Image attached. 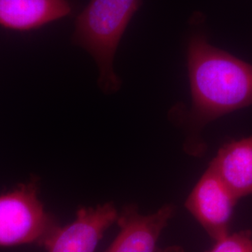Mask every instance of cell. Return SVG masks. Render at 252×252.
Returning <instances> with one entry per match:
<instances>
[{"label":"cell","mask_w":252,"mask_h":252,"mask_svg":"<svg viewBox=\"0 0 252 252\" xmlns=\"http://www.w3.org/2000/svg\"><path fill=\"white\" fill-rule=\"evenodd\" d=\"M187 59L192 107L185 149L197 155L205 149L200 137L205 126L252 105V65L210 45L200 33L189 39Z\"/></svg>","instance_id":"obj_1"},{"label":"cell","mask_w":252,"mask_h":252,"mask_svg":"<svg viewBox=\"0 0 252 252\" xmlns=\"http://www.w3.org/2000/svg\"><path fill=\"white\" fill-rule=\"evenodd\" d=\"M142 0H91L78 16L72 41L94 57L99 69L98 84L107 94L122 85L114 72L113 60L129 22Z\"/></svg>","instance_id":"obj_2"},{"label":"cell","mask_w":252,"mask_h":252,"mask_svg":"<svg viewBox=\"0 0 252 252\" xmlns=\"http://www.w3.org/2000/svg\"><path fill=\"white\" fill-rule=\"evenodd\" d=\"M60 226L40 198L36 177L0 194V247L46 248Z\"/></svg>","instance_id":"obj_3"},{"label":"cell","mask_w":252,"mask_h":252,"mask_svg":"<svg viewBox=\"0 0 252 252\" xmlns=\"http://www.w3.org/2000/svg\"><path fill=\"white\" fill-rule=\"evenodd\" d=\"M238 199L208 166L190 190L185 207L215 241L229 234L230 221Z\"/></svg>","instance_id":"obj_4"},{"label":"cell","mask_w":252,"mask_h":252,"mask_svg":"<svg viewBox=\"0 0 252 252\" xmlns=\"http://www.w3.org/2000/svg\"><path fill=\"white\" fill-rule=\"evenodd\" d=\"M119 213L112 202L81 207L73 221L59 227L46 246L47 252H94L105 233L117 223Z\"/></svg>","instance_id":"obj_5"},{"label":"cell","mask_w":252,"mask_h":252,"mask_svg":"<svg viewBox=\"0 0 252 252\" xmlns=\"http://www.w3.org/2000/svg\"><path fill=\"white\" fill-rule=\"evenodd\" d=\"M175 213L172 204L148 215L141 214L135 205L123 207L117 220L119 233L104 252H157L162 231Z\"/></svg>","instance_id":"obj_6"},{"label":"cell","mask_w":252,"mask_h":252,"mask_svg":"<svg viewBox=\"0 0 252 252\" xmlns=\"http://www.w3.org/2000/svg\"><path fill=\"white\" fill-rule=\"evenodd\" d=\"M209 166L238 200L252 194V136L223 145Z\"/></svg>","instance_id":"obj_7"},{"label":"cell","mask_w":252,"mask_h":252,"mask_svg":"<svg viewBox=\"0 0 252 252\" xmlns=\"http://www.w3.org/2000/svg\"><path fill=\"white\" fill-rule=\"evenodd\" d=\"M67 0H0V26L31 30L69 15Z\"/></svg>","instance_id":"obj_8"},{"label":"cell","mask_w":252,"mask_h":252,"mask_svg":"<svg viewBox=\"0 0 252 252\" xmlns=\"http://www.w3.org/2000/svg\"><path fill=\"white\" fill-rule=\"evenodd\" d=\"M206 252H252V233L249 230L229 233L215 240Z\"/></svg>","instance_id":"obj_9"},{"label":"cell","mask_w":252,"mask_h":252,"mask_svg":"<svg viewBox=\"0 0 252 252\" xmlns=\"http://www.w3.org/2000/svg\"><path fill=\"white\" fill-rule=\"evenodd\" d=\"M157 252H184V251L178 246H173V247H168L166 249H163V250H159Z\"/></svg>","instance_id":"obj_10"}]
</instances>
